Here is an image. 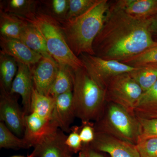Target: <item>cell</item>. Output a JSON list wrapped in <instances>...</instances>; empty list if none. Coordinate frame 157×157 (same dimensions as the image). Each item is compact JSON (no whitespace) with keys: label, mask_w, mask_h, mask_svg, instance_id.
Here are the masks:
<instances>
[{"label":"cell","mask_w":157,"mask_h":157,"mask_svg":"<svg viewBox=\"0 0 157 157\" xmlns=\"http://www.w3.org/2000/svg\"><path fill=\"white\" fill-rule=\"evenodd\" d=\"M26 23V21L22 17L0 9V33L2 36L20 40Z\"/></svg>","instance_id":"20"},{"label":"cell","mask_w":157,"mask_h":157,"mask_svg":"<svg viewBox=\"0 0 157 157\" xmlns=\"http://www.w3.org/2000/svg\"><path fill=\"white\" fill-rule=\"evenodd\" d=\"M11 157H24V156H12ZM27 157H29V156H28Z\"/></svg>","instance_id":"35"},{"label":"cell","mask_w":157,"mask_h":157,"mask_svg":"<svg viewBox=\"0 0 157 157\" xmlns=\"http://www.w3.org/2000/svg\"><path fill=\"white\" fill-rule=\"evenodd\" d=\"M25 114L14 94L0 84V120L17 136L24 134Z\"/></svg>","instance_id":"8"},{"label":"cell","mask_w":157,"mask_h":157,"mask_svg":"<svg viewBox=\"0 0 157 157\" xmlns=\"http://www.w3.org/2000/svg\"><path fill=\"white\" fill-rule=\"evenodd\" d=\"M150 19L132 17L109 1L103 27L93 43L94 56L121 62L157 46L149 31Z\"/></svg>","instance_id":"1"},{"label":"cell","mask_w":157,"mask_h":157,"mask_svg":"<svg viewBox=\"0 0 157 157\" xmlns=\"http://www.w3.org/2000/svg\"><path fill=\"white\" fill-rule=\"evenodd\" d=\"M52 120L59 129L64 132L71 131L70 125L75 116L73 104V91L57 96Z\"/></svg>","instance_id":"14"},{"label":"cell","mask_w":157,"mask_h":157,"mask_svg":"<svg viewBox=\"0 0 157 157\" xmlns=\"http://www.w3.org/2000/svg\"><path fill=\"white\" fill-rule=\"evenodd\" d=\"M40 2L34 0L1 1L0 9L23 18H30L33 17L38 11Z\"/></svg>","instance_id":"18"},{"label":"cell","mask_w":157,"mask_h":157,"mask_svg":"<svg viewBox=\"0 0 157 157\" xmlns=\"http://www.w3.org/2000/svg\"><path fill=\"white\" fill-rule=\"evenodd\" d=\"M73 99L75 116L83 124L100 116L105 103V91L83 67L73 70Z\"/></svg>","instance_id":"3"},{"label":"cell","mask_w":157,"mask_h":157,"mask_svg":"<svg viewBox=\"0 0 157 157\" xmlns=\"http://www.w3.org/2000/svg\"><path fill=\"white\" fill-rule=\"evenodd\" d=\"M0 52L13 58L17 63L30 67L36 64L42 58L18 39L0 36Z\"/></svg>","instance_id":"13"},{"label":"cell","mask_w":157,"mask_h":157,"mask_svg":"<svg viewBox=\"0 0 157 157\" xmlns=\"http://www.w3.org/2000/svg\"><path fill=\"white\" fill-rule=\"evenodd\" d=\"M22 18L38 28L45 39L49 54L58 64L67 65L73 70L84 67L69 47L58 21L39 9L33 17Z\"/></svg>","instance_id":"5"},{"label":"cell","mask_w":157,"mask_h":157,"mask_svg":"<svg viewBox=\"0 0 157 157\" xmlns=\"http://www.w3.org/2000/svg\"><path fill=\"white\" fill-rule=\"evenodd\" d=\"M121 63L134 67L150 65H157V45L152 47Z\"/></svg>","instance_id":"27"},{"label":"cell","mask_w":157,"mask_h":157,"mask_svg":"<svg viewBox=\"0 0 157 157\" xmlns=\"http://www.w3.org/2000/svg\"><path fill=\"white\" fill-rule=\"evenodd\" d=\"M98 0H69V8L67 19H70L84 14Z\"/></svg>","instance_id":"29"},{"label":"cell","mask_w":157,"mask_h":157,"mask_svg":"<svg viewBox=\"0 0 157 157\" xmlns=\"http://www.w3.org/2000/svg\"><path fill=\"white\" fill-rule=\"evenodd\" d=\"M149 31L152 39L157 42V14L150 19Z\"/></svg>","instance_id":"34"},{"label":"cell","mask_w":157,"mask_h":157,"mask_svg":"<svg viewBox=\"0 0 157 157\" xmlns=\"http://www.w3.org/2000/svg\"><path fill=\"white\" fill-rule=\"evenodd\" d=\"M144 93L143 90L129 73L114 76L109 81L105 89L106 102L118 104L130 112Z\"/></svg>","instance_id":"6"},{"label":"cell","mask_w":157,"mask_h":157,"mask_svg":"<svg viewBox=\"0 0 157 157\" xmlns=\"http://www.w3.org/2000/svg\"><path fill=\"white\" fill-rule=\"evenodd\" d=\"M20 40L42 57H52L48 52L44 37L35 25L27 21Z\"/></svg>","instance_id":"17"},{"label":"cell","mask_w":157,"mask_h":157,"mask_svg":"<svg viewBox=\"0 0 157 157\" xmlns=\"http://www.w3.org/2000/svg\"><path fill=\"white\" fill-rule=\"evenodd\" d=\"M17 70V61L11 57L0 52V84L9 92Z\"/></svg>","instance_id":"23"},{"label":"cell","mask_w":157,"mask_h":157,"mask_svg":"<svg viewBox=\"0 0 157 157\" xmlns=\"http://www.w3.org/2000/svg\"><path fill=\"white\" fill-rule=\"evenodd\" d=\"M109 1L98 0L84 14L59 21L66 41L73 53L94 55L93 45L104 24Z\"/></svg>","instance_id":"2"},{"label":"cell","mask_w":157,"mask_h":157,"mask_svg":"<svg viewBox=\"0 0 157 157\" xmlns=\"http://www.w3.org/2000/svg\"><path fill=\"white\" fill-rule=\"evenodd\" d=\"M67 136L59 129L43 143L34 147L29 157H69L70 153L66 145Z\"/></svg>","instance_id":"15"},{"label":"cell","mask_w":157,"mask_h":157,"mask_svg":"<svg viewBox=\"0 0 157 157\" xmlns=\"http://www.w3.org/2000/svg\"><path fill=\"white\" fill-rule=\"evenodd\" d=\"M59 129L52 120L46 119L34 113L25 117L23 137L30 147H36L43 143Z\"/></svg>","instance_id":"9"},{"label":"cell","mask_w":157,"mask_h":157,"mask_svg":"<svg viewBox=\"0 0 157 157\" xmlns=\"http://www.w3.org/2000/svg\"><path fill=\"white\" fill-rule=\"evenodd\" d=\"M69 157H72V156H70ZM77 157H82V155L81 154H80V153H79V156H78Z\"/></svg>","instance_id":"36"},{"label":"cell","mask_w":157,"mask_h":157,"mask_svg":"<svg viewBox=\"0 0 157 157\" xmlns=\"http://www.w3.org/2000/svg\"><path fill=\"white\" fill-rule=\"evenodd\" d=\"M134 112L137 117L157 118V82L143 93L134 107Z\"/></svg>","instance_id":"19"},{"label":"cell","mask_w":157,"mask_h":157,"mask_svg":"<svg viewBox=\"0 0 157 157\" xmlns=\"http://www.w3.org/2000/svg\"><path fill=\"white\" fill-rule=\"evenodd\" d=\"M78 128L75 127L71 129L72 132L67 137L66 140V145L71 152L77 153L82 149V141L79 134L78 133Z\"/></svg>","instance_id":"31"},{"label":"cell","mask_w":157,"mask_h":157,"mask_svg":"<svg viewBox=\"0 0 157 157\" xmlns=\"http://www.w3.org/2000/svg\"><path fill=\"white\" fill-rule=\"evenodd\" d=\"M137 118L140 125V138L157 137V118Z\"/></svg>","instance_id":"30"},{"label":"cell","mask_w":157,"mask_h":157,"mask_svg":"<svg viewBox=\"0 0 157 157\" xmlns=\"http://www.w3.org/2000/svg\"><path fill=\"white\" fill-rule=\"evenodd\" d=\"M129 73L144 93L152 87L157 82V65L137 67Z\"/></svg>","instance_id":"24"},{"label":"cell","mask_w":157,"mask_h":157,"mask_svg":"<svg viewBox=\"0 0 157 157\" xmlns=\"http://www.w3.org/2000/svg\"><path fill=\"white\" fill-rule=\"evenodd\" d=\"M95 136L94 128L90 124L84 125L79 133V136L82 143L84 144H89L94 140Z\"/></svg>","instance_id":"32"},{"label":"cell","mask_w":157,"mask_h":157,"mask_svg":"<svg viewBox=\"0 0 157 157\" xmlns=\"http://www.w3.org/2000/svg\"><path fill=\"white\" fill-rule=\"evenodd\" d=\"M69 0H49L40 2L39 9L59 21L67 19Z\"/></svg>","instance_id":"25"},{"label":"cell","mask_w":157,"mask_h":157,"mask_svg":"<svg viewBox=\"0 0 157 157\" xmlns=\"http://www.w3.org/2000/svg\"><path fill=\"white\" fill-rule=\"evenodd\" d=\"M127 14L140 19H150L157 14V0H116Z\"/></svg>","instance_id":"16"},{"label":"cell","mask_w":157,"mask_h":157,"mask_svg":"<svg viewBox=\"0 0 157 157\" xmlns=\"http://www.w3.org/2000/svg\"><path fill=\"white\" fill-rule=\"evenodd\" d=\"M136 146L140 157H157V137L140 138Z\"/></svg>","instance_id":"28"},{"label":"cell","mask_w":157,"mask_h":157,"mask_svg":"<svg viewBox=\"0 0 157 157\" xmlns=\"http://www.w3.org/2000/svg\"><path fill=\"white\" fill-rule=\"evenodd\" d=\"M18 70L14 78L10 93L18 94L21 98L23 111L25 115L30 113L31 99L34 88L30 66L17 63Z\"/></svg>","instance_id":"12"},{"label":"cell","mask_w":157,"mask_h":157,"mask_svg":"<svg viewBox=\"0 0 157 157\" xmlns=\"http://www.w3.org/2000/svg\"><path fill=\"white\" fill-rule=\"evenodd\" d=\"M0 147L12 149L30 148L23 138H20L3 122H0Z\"/></svg>","instance_id":"26"},{"label":"cell","mask_w":157,"mask_h":157,"mask_svg":"<svg viewBox=\"0 0 157 157\" xmlns=\"http://www.w3.org/2000/svg\"><path fill=\"white\" fill-rule=\"evenodd\" d=\"M95 132L110 135L136 145L141 132L135 113L118 104L106 102L94 124Z\"/></svg>","instance_id":"4"},{"label":"cell","mask_w":157,"mask_h":157,"mask_svg":"<svg viewBox=\"0 0 157 157\" xmlns=\"http://www.w3.org/2000/svg\"><path fill=\"white\" fill-rule=\"evenodd\" d=\"M87 144L111 157H140L135 145L103 133L95 132L94 139Z\"/></svg>","instance_id":"10"},{"label":"cell","mask_w":157,"mask_h":157,"mask_svg":"<svg viewBox=\"0 0 157 157\" xmlns=\"http://www.w3.org/2000/svg\"><path fill=\"white\" fill-rule=\"evenodd\" d=\"M58 65L57 74L48 94L54 98L62 94L73 90V70L67 65Z\"/></svg>","instance_id":"21"},{"label":"cell","mask_w":157,"mask_h":157,"mask_svg":"<svg viewBox=\"0 0 157 157\" xmlns=\"http://www.w3.org/2000/svg\"><path fill=\"white\" fill-rule=\"evenodd\" d=\"M55 99L40 94L34 88L31 99L30 113H34L46 119L52 120Z\"/></svg>","instance_id":"22"},{"label":"cell","mask_w":157,"mask_h":157,"mask_svg":"<svg viewBox=\"0 0 157 157\" xmlns=\"http://www.w3.org/2000/svg\"><path fill=\"white\" fill-rule=\"evenodd\" d=\"M31 68L35 89L40 94L48 95L57 74L58 64L52 57H42Z\"/></svg>","instance_id":"11"},{"label":"cell","mask_w":157,"mask_h":157,"mask_svg":"<svg viewBox=\"0 0 157 157\" xmlns=\"http://www.w3.org/2000/svg\"><path fill=\"white\" fill-rule=\"evenodd\" d=\"M90 76L105 91L109 81L114 76L135 70L131 67L116 60H109L87 54L78 57Z\"/></svg>","instance_id":"7"},{"label":"cell","mask_w":157,"mask_h":157,"mask_svg":"<svg viewBox=\"0 0 157 157\" xmlns=\"http://www.w3.org/2000/svg\"><path fill=\"white\" fill-rule=\"evenodd\" d=\"M79 153L82 157H104L100 151L92 148L88 144H84Z\"/></svg>","instance_id":"33"}]
</instances>
